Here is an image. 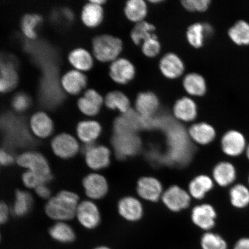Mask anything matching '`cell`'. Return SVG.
Here are the masks:
<instances>
[{
	"mask_svg": "<svg viewBox=\"0 0 249 249\" xmlns=\"http://www.w3.org/2000/svg\"><path fill=\"white\" fill-rule=\"evenodd\" d=\"M79 197L75 193L62 191L50 198L45 206V213L51 219L65 222L76 216Z\"/></svg>",
	"mask_w": 249,
	"mask_h": 249,
	"instance_id": "1",
	"label": "cell"
},
{
	"mask_svg": "<svg viewBox=\"0 0 249 249\" xmlns=\"http://www.w3.org/2000/svg\"><path fill=\"white\" fill-rule=\"evenodd\" d=\"M92 48L93 54L98 61L113 62L122 51L123 42L116 37L105 34L93 38Z\"/></svg>",
	"mask_w": 249,
	"mask_h": 249,
	"instance_id": "2",
	"label": "cell"
},
{
	"mask_svg": "<svg viewBox=\"0 0 249 249\" xmlns=\"http://www.w3.org/2000/svg\"><path fill=\"white\" fill-rule=\"evenodd\" d=\"M111 142L117 157L121 160L138 154L142 145L141 140L136 134H114Z\"/></svg>",
	"mask_w": 249,
	"mask_h": 249,
	"instance_id": "3",
	"label": "cell"
},
{
	"mask_svg": "<svg viewBox=\"0 0 249 249\" xmlns=\"http://www.w3.org/2000/svg\"><path fill=\"white\" fill-rule=\"evenodd\" d=\"M17 162L18 166L26 169L27 171H32L45 176H52L48 160L39 152H24L18 156Z\"/></svg>",
	"mask_w": 249,
	"mask_h": 249,
	"instance_id": "4",
	"label": "cell"
},
{
	"mask_svg": "<svg viewBox=\"0 0 249 249\" xmlns=\"http://www.w3.org/2000/svg\"><path fill=\"white\" fill-rule=\"evenodd\" d=\"M51 147L53 153L62 160H69L75 157L80 149L77 140L67 133L55 136L52 140Z\"/></svg>",
	"mask_w": 249,
	"mask_h": 249,
	"instance_id": "5",
	"label": "cell"
},
{
	"mask_svg": "<svg viewBox=\"0 0 249 249\" xmlns=\"http://www.w3.org/2000/svg\"><path fill=\"white\" fill-rule=\"evenodd\" d=\"M247 145L244 134L237 130H228L221 139V148L223 153L230 157H238L244 154Z\"/></svg>",
	"mask_w": 249,
	"mask_h": 249,
	"instance_id": "6",
	"label": "cell"
},
{
	"mask_svg": "<svg viewBox=\"0 0 249 249\" xmlns=\"http://www.w3.org/2000/svg\"><path fill=\"white\" fill-rule=\"evenodd\" d=\"M83 152L87 166L92 170L104 169L110 164V151L105 146L86 144Z\"/></svg>",
	"mask_w": 249,
	"mask_h": 249,
	"instance_id": "7",
	"label": "cell"
},
{
	"mask_svg": "<svg viewBox=\"0 0 249 249\" xmlns=\"http://www.w3.org/2000/svg\"><path fill=\"white\" fill-rule=\"evenodd\" d=\"M76 216L81 225L87 229L96 228L101 222L100 212L91 201L81 202L78 205Z\"/></svg>",
	"mask_w": 249,
	"mask_h": 249,
	"instance_id": "8",
	"label": "cell"
},
{
	"mask_svg": "<svg viewBox=\"0 0 249 249\" xmlns=\"http://www.w3.org/2000/svg\"><path fill=\"white\" fill-rule=\"evenodd\" d=\"M142 127H144L142 117L131 109L123 114V116L117 118L114 124L116 135L136 134Z\"/></svg>",
	"mask_w": 249,
	"mask_h": 249,
	"instance_id": "9",
	"label": "cell"
},
{
	"mask_svg": "<svg viewBox=\"0 0 249 249\" xmlns=\"http://www.w3.org/2000/svg\"><path fill=\"white\" fill-rule=\"evenodd\" d=\"M163 203L171 211L178 212L188 208L191 197L184 190L178 186H172L162 196Z\"/></svg>",
	"mask_w": 249,
	"mask_h": 249,
	"instance_id": "10",
	"label": "cell"
},
{
	"mask_svg": "<svg viewBox=\"0 0 249 249\" xmlns=\"http://www.w3.org/2000/svg\"><path fill=\"white\" fill-rule=\"evenodd\" d=\"M217 213L213 206L204 204L194 208L192 213L193 222L205 231H209L215 226Z\"/></svg>",
	"mask_w": 249,
	"mask_h": 249,
	"instance_id": "11",
	"label": "cell"
},
{
	"mask_svg": "<svg viewBox=\"0 0 249 249\" xmlns=\"http://www.w3.org/2000/svg\"><path fill=\"white\" fill-rule=\"evenodd\" d=\"M83 186L88 197L95 200L101 199L107 194L108 183L107 179L101 174L92 173L83 180Z\"/></svg>",
	"mask_w": 249,
	"mask_h": 249,
	"instance_id": "12",
	"label": "cell"
},
{
	"mask_svg": "<svg viewBox=\"0 0 249 249\" xmlns=\"http://www.w3.org/2000/svg\"><path fill=\"white\" fill-rule=\"evenodd\" d=\"M29 124L31 132L39 139L48 138L54 131L53 121L45 112L38 111L32 115Z\"/></svg>",
	"mask_w": 249,
	"mask_h": 249,
	"instance_id": "13",
	"label": "cell"
},
{
	"mask_svg": "<svg viewBox=\"0 0 249 249\" xmlns=\"http://www.w3.org/2000/svg\"><path fill=\"white\" fill-rule=\"evenodd\" d=\"M135 67L124 58H118L112 62L109 71L111 79L121 85L130 82L135 77Z\"/></svg>",
	"mask_w": 249,
	"mask_h": 249,
	"instance_id": "14",
	"label": "cell"
},
{
	"mask_svg": "<svg viewBox=\"0 0 249 249\" xmlns=\"http://www.w3.org/2000/svg\"><path fill=\"white\" fill-rule=\"evenodd\" d=\"M87 77L82 71L75 70L67 71L62 76L61 85L65 92L71 95H77L86 88Z\"/></svg>",
	"mask_w": 249,
	"mask_h": 249,
	"instance_id": "15",
	"label": "cell"
},
{
	"mask_svg": "<svg viewBox=\"0 0 249 249\" xmlns=\"http://www.w3.org/2000/svg\"><path fill=\"white\" fill-rule=\"evenodd\" d=\"M162 189L160 180L151 177H142L140 179L137 187V191L140 197L153 202L157 201L160 198Z\"/></svg>",
	"mask_w": 249,
	"mask_h": 249,
	"instance_id": "16",
	"label": "cell"
},
{
	"mask_svg": "<svg viewBox=\"0 0 249 249\" xmlns=\"http://www.w3.org/2000/svg\"><path fill=\"white\" fill-rule=\"evenodd\" d=\"M213 175L218 185L227 187L235 182L237 173L234 165L228 161H222L214 166Z\"/></svg>",
	"mask_w": 249,
	"mask_h": 249,
	"instance_id": "17",
	"label": "cell"
},
{
	"mask_svg": "<svg viewBox=\"0 0 249 249\" xmlns=\"http://www.w3.org/2000/svg\"><path fill=\"white\" fill-rule=\"evenodd\" d=\"M161 73L169 79H177L181 76L184 71V65L178 55L174 53L164 55L160 61Z\"/></svg>",
	"mask_w": 249,
	"mask_h": 249,
	"instance_id": "18",
	"label": "cell"
},
{
	"mask_svg": "<svg viewBox=\"0 0 249 249\" xmlns=\"http://www.w3.org/2000/svg\"><path fill=\"white\" fill-rule=\"evenodd\" d=\"M160 102L153 92H145L140 93L136 101L137 113L140 116L145 118L151 117L156 113Z\"/></svg>",
	"mask_w": 249,
	"mask_h": 249,
	"instance_id": "19",
	"label": "cell"
},
{
	"mask_svg": "<svg viewBox=\"0 0 249 249\" xmlns=\"http://www.w3.org/2000/svg\"><path fill=\"white\" fill-rule=\"evenodd\" d=\"M118 208L121 215L130 222H136L142 216V205L136 198L126 197L123 198L118 203Z\"/></svg>",
	"mask_w": 249,
	"mask_h": 249,
	"instance_id": "20",
	"label": "cell"
},
{
	"mask_svg": "<svg viewBox=\"0 0 249 249\" xmlns=\"http://www.w3.org/2000/svg\"><path fill=\"white\" fill-rule=\"evenodd\" d=\"M101 125L96 121H81L76 127L78 138L86 144H93L101 135Z\"/></svg>",
	"mask_w": 249,
	"mask_h": 249,
	"instance_id": "21",
	"label": "cell"
},
{
	"mask_svg": "<svg viewBox=\"0 0 249 249\" xmlns=\"http://www.w3.org/2000/svg\"><path fill=\"white\" fill-rule=\"evenodd\" d=\"M189 134L194 142L201 145L210 144L215 139L216 135L214 127L205 123L194 124L190 127Z\"/></svg>",
	"mask_w": 249,
	"mask_h": 249,
	"instance_id": "22",
	"label": "cell"
},
{
	"mask_svg": "<svg viewBox=\"0 0 249 249\" xmlns=\"http://www.w3.org/2000/svg\"><path fill=\"white\" fill-rule=\"evenodd\" d=\"M68 61L74 70L87 71L92 69L93 65L92 56L83 48H76L71 51L68 57Z\"/></svg>",
	"mask_w": 249,
	"mask_h": 249,
	"instance_id": "23",
	"label": "cell"
},
{
	"mask_svg": "<svg viewBox=\"0 0 249 249\" xmlns=\"http://www.w3.org/2000/svg\"><path fill=\"white\" fill-rule=\"evenodd\" d=\"M104 15V9L101 5L89 1L83 8L81 19L86 27L95 28L102 23Z\"/></svg>",
	"mask_w": 249,
	"mask_h": 249,
	"instance_id": "24",
	"label": "cell"
},
{
	"mask_svg": "<svg viewBox=\"0 0 249 249\" xmlns=\"http://www.w3.org/2000/svg\"><path fill=\"white\" fill-rule=\"evenodd\" d=\"M173 112L178 120L190 122L197 116V108L195 102L191 98H182L177 101L174 106Z\"/></svg>",
	"mask_w": 249,
	"mask_h": 249,
	"instance_id": "25",
	"label": "cell"
},
{
	"mask_svg": "<svg viewBox=\"0 0 249 249\" xmlns=\"http://www.w3.org/2000/svg\"><path fill=\"white\" fill-rule=\"evenodd\" d=\"M228 36L231 41L239 46H249V23L239 20L230 27Z\"/></svg>",
	"mask_w": 249,
	"mask_h": 249,
	"instance_id": "26",
	"label": "cell"
},
{
	"mask_svg": "<svg viewBox=\"0 0 249 249\" xmlns=\"http://www.w3.org/2000/svg\"><path fill=\"white\" fill-rule=\"evenodd\" d=\"M213 180L206 175H200L193 179L189 186V192L193 197L197 200L203 198L208 192L213 189Z\"/></svg>",
	"mask_w": 249,
	"mask_h": 249,
	"instance_id": "27",
	"label": "cell"
},
{
	"mask_svg": "<svg viewBox=\"0 0 249 249\" xmlns=\"http://www.w3.org/2000/svg\"><path fill=\"white\" fill-rule=\"evenodd\" d=\"M183 85L186 91L193 96H202L207 92L206 82L204 78L198 73L188 74L183 79Z\"/></svg>",
	"mask_w": 249,
	"mask_h": 249,
	"instance_id": "28",
	"label": "cell"
},
{
	"mask_svg": "<svg viewBox=\"0 0 249 249\" xmlns=\"http://www.w3.org/2000/svg\"><path fill=\"white\" fill-rule=\"evenodd\" d=\"M33 204V198L30 193L18 190L15 194L12 213L18 217L26 215L32 208Z\"/></svg>",
	"mask_w": 249,
	"mask_h": 249,
	"instance_id": "29",
	"label": "cell"
},
{
	"mask_svg": "<svg viewBox=\"0 0 249 249\" xmlns=\"http://www.w3.org/2000/svg\"><path fill=\"white\" fill-rule=\"evenodd\" d=\"M124 14L133 22H141L147 14V4L142 0H130L126 2Z\"/></svg>",
	"mask_w": 249,
	"mask_h": 249,
	"instance_id": "30",
	"label": "cell"
},
{
	"mask_svg": "<svg viewBox=\"0 0 249 249\" xmlns=\"http://www.w3.org/2000/svg\"><path fill=\"white\" fill-rule=\"evenodd\" d=\"M50 235L54 240L61 243H70L74 241L75 232L72 227L64 222L54 224L49 230Z\"/></svg>",
	"mask_w": 249,
	"mask_h": 249,
	"instance_id": "31",
	"label": "cell"
},
{
	"mask_svg": "<svg viewBox=\"0 0 249 249\" xmlns=\"http://www.w3.org/2000/svg\"><path fill=\"white\" fill-rule=\"evenodd\" d=\"M230 202L233 207L244 209L249 205V189L242 183H237L230 190Z\"/></svg>",
	"mask_w": 249,
	"mask_h": 249,
	"instance_id": "32",
	"label": "cell"
},
{
	"mask_svg": "<svg viewBox=\"0 0 249 249\" xmlns=\"http://www.w3.org/2000/svg\"><path fill=\"white\" fill-rule=\"evenodd\" d=\"M106 106L112 110L118 109L123 114L130 110V101L128 98L120 91H112L107 93L104 99Z\"/></svg>",
	"mask_w": 249,
	"mask_h": 249,
	"instance_id": "33",
	"label": "cell"
},
{
	"mask_svg": "<svg viewBox=\"0 0 249 249\" xmlns=\"http://www.w3.org/2000/svg\"><path fill=\"white\" fill-rule=\"evenodd\" d=\"M42 18L38 14L24 15L21 21V29L27 38L34 40L36 38V27L41 23Z\"/></svg>",
	"mask_w": 249,
	"mask_h": 249,
	"instance_id": "34",
	"label": "cell"
},
{
	"mask_svg": "<svg viewBox=\"0 0 249 249\" xmlns=\"http://www.w3.org/2000/svg\"><path fill=\"white\" fill-rule=\"evenodd\" d=\"M155 27L154 25L142 21L137 23L133 27L130 36L133 42L136 45H139L142 42L151 38L155 36L154 32Z\"/></svg>",
	"mask_w": 249,
	"mask_h": 249,
	"instance_id": "35",
	"label": "cell"
},
{
	"mask_svg": "<svg viewBox=\"0 0 249 249\" xmlns=\"http://www.w3.org/2000/svg\"><path fill=\"white\" fill-rule=\"evenodd\" d=\"M186 36L189 43L194 48H201L207 38L204 23H197L191 25L187 31Z\"/></svg>",
	"mask_w": 249,
	"mask_h": 249,
	"instance_id": "36",
	"label": "cell"
},
{
	"mask_svg": "<svg viewBox=\"0 0 249 249\" xmlns=\"http://www.w3.org/2000/svg\"><path fill=\"white\" fill-rule=\"evenodd\" d=\"M200 245L202 249H228V244L222 236L210 231L202 235Z\"/></svg>",
	"mask_w": 249,
	"mask_h": 249,
	"instance_id": "37",
	"label": "cell"
},
{
	"mask_svg": "<svg viewBox=\"0 0 249 249\" xmlns=\"http://www.w3.org/2000/svg\"><path fill=\"white\" fill-rule=\"evenodd\" d=\"M0 79L7 84L9 90L17 85L18 74L14 65L11 62L0 60Z\"/></svg>",
	"mask_w": 249,
	"mask_h": 249,
	"instance_id": "38",
	"label": "cell"
},
{
	"mask_svg": "<svg viewBox=\"0 0 249 249\" xmlns=\"http://www.w3.org/2000/svg\"><path fill=\"white\" fill-rule=\"evenodd\" d=\"M52 176H45L38 173L27 171L22 176L24 185L28 188L36 189L37 187L46 184L52 179Z\"/></svg>",
	"mask_w": 249,
	"mask_h": 249,
	"instance_id": "39",
	"label": "cell"
},
{
	"mask_svg": "<svg viewBox=\"0 0 249 249\" xmlns=\"http://www.w3.org/2000/svg\"><path fill=\"white\" fill-rule=\"evenodd\" d=\"M77 105L79 110L87 116H95L101 110V106L91 99L83 96L78 99Z\"/></svg>",
	"mask_w": 249,
	"mask_h": 249,
	"instance_id": "40",
	"label": "cell"
},
{
	"mask_svg": "<svg viewBox=\"0 0 249 249\" xmlns=\"http://www.w3.org/2000/svg\"><path fill=\"white\" fill-rule=\"evenodd\" d=\"M181 3L188 11L204 12L210 8L211 1L210 0H183Z\"/></svg>",
	"mask_w": 249,
	"mask_h": 249,
	"instance_id": "41",
	"label": "cell"
},
{
	"mask_svg": "<svg viewBox=\"0 0 249 249\" xmlns=\"http://www.w3.org/2000/svg\"><path fill=\"white\" fill-rule=\"evenodd\" d=\"M160 45L156 35L143 42L142 51L148 57H154L160 53Z\"/></svg>",
	"mask_w": 249,
	"mask_h": 249,
	"instance_id": "42",
	"label": "cell"
},
{
	"mask_svg": "<svg viewBox=\"0 0 249 249\" xmlns=\"http://www.w3.org/2000/svg\"><path fill=\"white\" fill-rule=\"evenodd\" d=\"M30 104L28 96L23 93H18L12 100V107L17 111H23L29 107Z\"/></svg>",
	"mask_w": 249,
	"mask_h": 249,
	"instance_id": "43",
	"label": "cell"
},
{
	"mask_svg": "<svg viewBox=\"0 0 249 249\" xmlns=\"http://www.w3.org/2000/svg\"><path fill=\"white\" fill-rule=\"evenodd\" d=\"M84 96L91 99V101L95 102L96 104L100 105L102 107L103 104L104 103V99L103 98L100 93L96 91V90L93 89H89L84 93Z\"/></svg>",
	"mask_w": 249,
	"mask_h": 249,
	"instance_id": "44",
	"label": "cell"
},
{
	"mask_svg": "<svg viewBox=\"0 0 249 249\" xmlns=\"http://www.w3.org/2000/svg\"><path fill=\"white\" fill-rule=\"evenodd\" d=\"M14 161L13 155L4 149H0V167L9 166Z\"/></svg>",
	"mask_w": 249,
	"mask_h": 249,
	"instance_id": "45",
	"label": "cell"
},
{
	"mask_svg": "<svg viewBox=\"0 0 249 249\" xmlns=\"http://www.w3.org/2000/svg\"><path fill=\"white\" fill-rule=\"evenodd\" d=\"M9 215V210L7 205L0 201V226L7 222Z\"/></svg>",
	"mask_w": 249,
	"mask_h": 249,
	"instance_id": "46",
	"label": "cell"
},
{
	"mask_svg": "<svg viewBox=\"0 0 249 249\" xmlns=\"http://www.w3.org/2000/svg\"><path fill=\"white\" fill-rule=\"evenodd\" d=\"M37 195L43 199H48L51 197V191L46 184L40 185L35 189Z\"/></svg>",
	"mask_w": 249,
	"mask_h": 249,
	"instance_id": "47",
	"label": "cell"
},
{
	"mask_svg": "<svg viewBox=\"0 0 249 249\" xmlns=\"http://www.w3.org/2000/svg\"><path fill=\"white\" fill-rule=\"evenodd\" d=\"M233 249H249V237L238 239L233 246Z\"/></svg>",
	"mask_w": 249,
	"mask_h": 249,
	"instance_id": "48",
	"label": "cell"
},
{
	"mask_svg": "<svg viewBox=\"0 0 249 249\" xmlns=\"http://www.w3.org/2000/svg\"><path fill=\"white\" fill-rule=\"evenodd\" d=\"M8 91H9V89L7 84L0 79V93H4Z\"/></svg>",
	"mask_w": 249,
	"mask_h": 249,
	"instance_id": "49",
	"label": "cell"
},
{
	"mask_svg": "<svg viewBox=\"0 0 249 249\" xmlns=\"http://www.w3.org/2000/svg\"><path fill=\"white\" fill-rule=\"evenodd\" d=\"M93 3H95V4L99 5H102L103 4H104L105 3L107 2V1H105V0H92L91 1Z\"/></svg>",
	"mask_w": 249,
	"mask_h": 249,
	"instance_id": "50",
	"label": "cell"
},
{
	"mask_svg": "<svg viewBox=\"0 0 249 249\" xmlns=\"http://www.w3.org/2000/svg\"><path fill=\"white\" fill-rule=\"evenodd\" d=\"M245 154L247 155L248 160H249V144H248L247 149H246Z\"/></svg>",
	"mask_w": 249,
	"mask_h": 249,
	"instance_id": "51",
	"label": "cell"
},
{
	"mask_svg": "<svg viewBox=\"0 0 249 249\" xmlns=\"http://www.w3.org/2000/svg\"><path fill=\"white\" fill-rule=\"evenodd\" d=\"M93 249H111L110 248L106 247V246H100V247H96Z\"/></svg>",
	"mask_w": 249,
	"mask_h": 249,
	"instance_id": "52",
	"label": "cell"
},
{
	"mask_svg": "<svg viewBox=\"0 0 249 249\" xmlns=\"http://www.w3.org/2000/svg\"><path fill=\"white\" fill-rule=\"evenodd\" d=\"M150 2L152 3H159V2H161V1H151Z\"/></svg>",
	"mask_w": 249,
	"mask_h": 249,
	"instance_id": "53",
	"label": "cell"
},
{
	"mask_svg": "<svg viewBox=\"0 0 249 249\" xmlns=\"http://www.w3.org/2000/svg\"><path fill=\"white\" fill-rule=\"evenodd\" d=\"M248 183H249V177H248Z\"/></svg>",
	"mask_w": 249,
	"mask_h": 249,
	"instance_id": "54",
	"label": "cell"
},
{
	"mask_svg": "<svg viewBox=\"0 0 249 249\" xmlns=\"http://www.w3.org/2000/svg\"><path fill=\"white\" fill-rule=\"evenodd\" d=\"M0 240H1V234H0Z\"/></svg>",
	"mask_w": 249,
	"mask_h": 249,
	"instance_id": "55",
	"label": "cell"
}]
</instances>
